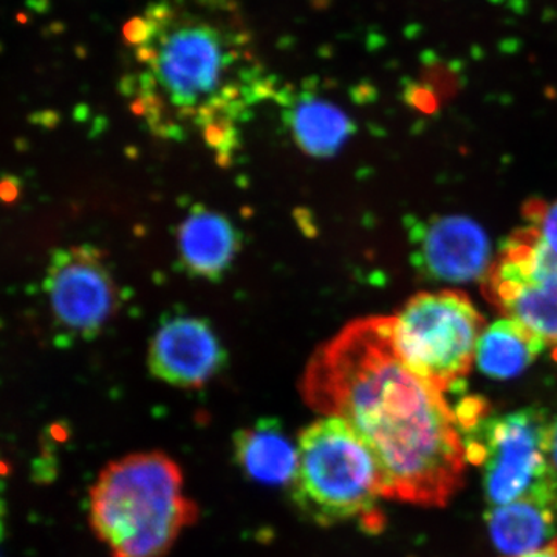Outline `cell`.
Segmentation results:
<instances>
[{
	"label": "cell",
	"instance_id": "obj_1",
	"mask_svg": "<svg viewBox=\"0 0 557 557\" xmlns=\"http://www.w3.org/2000/svg\"><path fill=\"white\" fill-rule=\"evenodd\" d=\"M124 42L132 112L157 137L199 141L220 160L276 94L234 0H156L124 25Z\"/></svg>",
	"mask_w": 557,
	"mask_h": 557
},
{
	"label": "cell",
	"instance_id": "obj_2",
	"mask_svg": "<svg viewBox=\"0 0 557 557\" xmlns=\"http://www.w3.org/2000/svg\"><path fill=\"white\" fill-rule=\"evenodd\" d=\"M300 394L346 421L375 453L394 500L443 508L463 486L467 454L445 394L403 362L392 318L350 322L310 358Z\"/></svg>",
	"mask_w": 557,
	"mask_h": 557
},
{
	"label": "cell",
	"instance_id": "obj_3",
	"mask_svg": "<svg viewBox=\"0 0 557 557\" xmlns=\"http://www.w3.org/2000/svg\"><path fill=\"white\" fill-rule=\"evenodd\" d=\"M197 518L182 469L161 450L110 461L90 490V527L112 557H170Z\"/></svg>",
	"mask_w": 557,
	"mask_h": 557
},
{
	"label": "cell",
	"instance_id": "obj_4",
	"mask_svg": "<svg viewBox=\"0 0 557 557\" xmlns=\"http://www.w3.org/2000/svg\"><path fill=\"white\" fill-rule=\"evenodd\" d=\"M293 500L322 527L357 520L368 531L383 528L379 502L394 498L375 453L346 421L319 417L300 432Z\"/></svg>",
	"mask_w": 557,
	"mask_h": 557
},
{
	"label": "cell",
	"instance_id": "obj_5",
	"mask_svg": "<svg viewBox=\"0 0 557 557\" xmlns=\"http://www.w3.org/2000/svg\"><path fill=\"white\" fill-rule=\"evenodd\" d=\"M485 327L478 307L457 289L418 293L392 317L399 358L445 395L463 387Z\"/></svg>",
	"mask_w": 557,
	"mask_h": 557
},
{
	"label": "cell",
	"instance_id": "obj_6",
	"mask_svg": "<svg viewBox=\"0 0 557 557\" xmlns=\"http://www.w3.org/2000/svg\"><path fill=\"white\" fill-rule=\"evenodd\" d=\"M549 423L544 409L527 408L487 417L463 435L467 461L483 468L491 507L523 498L557 504V474L548 457Z\"/></svg>",
	"mask_w": 557,
	"mask_h": 557
},
{
	"label": "cell",
	"instance_id": "obj_7",
	"mask_svg": "<svg viewBox=\"0 0 557 557\" xmlns=\"http://www.w3.org/2000/svg\"><path fill=\"white\" fill-rule=\"evenodd\" d=\"M486 299L557 348V256L534 226L516 230L482 281Z\"/></svg>",
	"mask_w": 557,
	"mask_h": 557
},
{
	"label": "cell",
	"instance_id": "obj_8",
	"mask_svg": "<svg viewBox=\"0 0 557 557\" xmlns=\"http://www.w3.org/2000/svg\"><path fill=\"white\" fill-rule=\"evenodd\" d=\"M54 324L65 335H100L119 310L115 277L98 248L76 245L53 252L44 281Z\"/></svg>",
	"mask_w": 557,
	"mask_h": 557
},
{
	"label": "cell",
	"instance_id": "obj_9",
	"mask_svg": "<svg viewBox=\"0 0 557 557\" xmlns=\"http://www.w3.org/2000/svg\"><path fill=\"white\" fill-rule=\"evenodd\" d=\"M421 274L448 284L483 281L493 265L485 231L463 215H442L417 225L412 233Z\"/></svg>",
	"mask_w": 557,
	"mask_h": 557
},
{
	"label": "cell",
	"instance_id": "obj_10",
	"mask_svg": "<svg viewBox=\"0 0 557 557\" xmlns=\"http://www.w3.org/2000/svg\"><path fill=\"white\" fill-rule=\"evenodd\" d=\"M148 359L150 373L164 384L199 388L222 372L228 358L208 322L178 317L157 330Z\"/></svg>",
	"mask_w": 557,
	"mask_h": 557
},
{
	"label": "cell",
	"instance_id": "obj_11",
	"mask_svg": "<svg viewBox=\"0 0 557 557\" xmlns=\"http://www.w3.org/2000/svg\"><path fill=\"white\" fill-rule=\"evenodd\" d=\"M494 547L505 557H522L548 547L557 536V504L523 498L491 507L485 515Z\"/></svg>",
	"mask_w": 557,
	"mask_h": 557
},
{
	"label": "cell",
	"instance_id": "obj_12",
	"mask_svg": "<svg viewBox=\"0 0 557 557\" xmlns=\"http://www.w3.org/2000/svg\"><path fill=\"white\" fill-rule=\"evenodd\" d=\"M234 456L242 471L262 485H292L299 449L276 420H259L234 435Z\"/></svg>",
	"mask_w": 557,
	"mask_h": 557
},
{
	"label": "cell",
	"instance_id": "obj_13",
	"mask_svg": "<svg viewBox=\"0 0 557 557\" xmlns=\"http://www.w3.org/2000/svg\"><path fill=\"white\" fill-rule=\"evenodd\" d=\"M545 348L547 344L533 330L504 317L483 330L475 350V364L490 379L512 380L525 372Z\"/></svg>",
	"mask_w": 557,
	"mask_h": 557
},
{
	"label": "cell",
	"instance_id": "obj_14",
	"mask_svg": "<svg viewBox=\"0 0 557 557\" xmlns=\"http://www.w3.org/2000/svg\"><path fill=\"white\" fill-rule=\"evenodd\" d=\"M180 251L186 267L199 276L215 278L236 256V230L214 211H196L180 228Z\"/></svg>",
	"mask_w": 557,
	"mask_h": 557
},
{
	"label": "cell",
	"instance_id": "obj_15",
	"mask_svg": "<svg viewBox=\"0 0 557 557\" xmlns=\"http://www.w3.org/2000/svg\"><path fill=\"white\" fill-rule=\"evenodd\" d=\"M292 124L299 145L318 156L335 152L346 141L350 123L327 101L300 98L292 109Z\"/></svg>",
	"mask_w": 557,
	"mask_h": 557
},
{
	"label": "cell",
	"instance_id": "obj_16",
	"mask_svg": "<svg viewBox=\"0 0 557 557\" xmlns=\"http://www.w3.org/2000/svg\"><path fill=\"white\" fill-rule=\"evenodd\" d=\"M527 223L534 226L542 242L557 256V200H533L525 208Z\"/></svg>",
	"mask_w": 557,
	"mask_h": 557
},
{
	"label": "cell",
	"instance_id": "obj_17",
	"mask_svg": "<svg viewBox=\"0 0 557 557\" xmlns=\"http://www.w3.org/2000/svg\"><path fill=\"white\" fill-rule=\"evenodd\" d=\"M548 457L549 463L557 474V420L549 423L548 431Z\"/></svg>",
	"mask_w": 557,
	"mask_h": 557
},
{
	"label": "cell",
	"instance_id": "obj_18",
	"mask_svg": "<svg viewBox=\"0 0 557 557\" xmlns=\"http://www.w3.org/2000/svg\"><path fill=\"white\" fill-rule=\"evenodd\" d=\"M522 557H557V539L555 542H552L548 547L539 549L536 553H531V555Z\"/></svg>",
	"mask_w": 557,
	"mask_h": 557
},
{
	"label": "cell",
	"instance_id": "obj_19",
	"mask_svg": "<svg viewBox=\"0 0 557 557\" xmlns=\"http://www.w3.org/2000/svg\"><path fill=\"white\" fill-rule=\"evenodd\" d=\"M3 515H5V507H3V500L0 497V557H2Z\"/></svg>",
	"mask_w": 557,
	"mask_h": 557
},
{
	"label": "cell",
	"instance_id": "obj_20",
	"mask_svg": "<svg viewBox=\"0 0 557 557\" xmlns=\"http://www.w3.org/2000/svg\"><path fill=\"white\" fill-rule=\"evenodd\" d=\"M491 2L500 3V2H504V0H491Z\"/></svg>",
	"mask_w": 557,
	"mask_h": 557
}]
</instances>
